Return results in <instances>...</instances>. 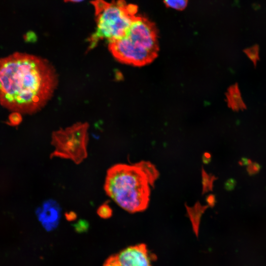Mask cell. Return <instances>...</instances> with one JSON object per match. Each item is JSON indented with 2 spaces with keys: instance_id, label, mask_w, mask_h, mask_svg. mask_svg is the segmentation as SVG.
<instances>
[{
  "instance_id": "3957f363",
  "label": "cell",
  "mask_w": 266,
  "mask_h": 266,
  "mask_svg": "<svg viewBox=\"0 0 266 266\" xmlns=\"http://www.w3.org/2000/svg\"><path fill=\"white\" fill-rule=\"evenodd\" d=\"M96 29L89 38V48L95 47L98 41L106 39L110 41L124 36L136 17L137 7L124 0L107 2L94 0Z\"/></svg>"
},
{
  "instance_id": "5bb4252c",
  "label": "cell",
  "mask_w": 266,
  "mask_h": 266,
  "mask_svg": "<svg viewBox=\"0 0 266 266\" xmlns=\"http://www.w3.org/2000/svg\"><path fill=\"white\" fill-rule=\"evenodd\" d=\"M261 166L257 163H252L247 167V171L249 175H252L257 173L261 169Z\"/></svg>"
},
{
  "instance_id": "7c38bea8",
  "label": "cell",
  "mask_w": 266,
  "mask_h": 266,
  "mask_svg": "<svg viewBox=\"0 0 266 266\" xmlns=\"http://www.w3.org/2000/svg\"><path fill=\"white\" fill-rule=\"evenodd\" d=\"M22 121V117L21 113L14 111L8 116V120L6 124L10 126H17Z\"/></svg>"
},
{
  "instance_id": "4fadbf2b",
  "label": "cell",
  "mask_w": 266,
  "mask_h": 266,
  "mask_svg": "<svg viewBox=\"0 0 266 266\" xmlns=\"http://www.w3.org/2000/svg\"><path fill=\"white\" fill-rule=\"evenodd\" d=\"M97 213L100 217L106 219L112 216V210L108 204H103L99 207Z\"/></svg>"
},
{
  "instance_id": "8992f818",
  "label": "cell",
  "mask_w": 266,
  "mask_h": 266,
  "mask_svg": "<svg viewBox=\"0 0 266 266\" xmlns=\"http://www.w3.org/2000/svg\"><path fill=\"white\" fill-rule=\"evenodd\" d=\"M108 48L119 61L133 66H141L151 63L156 53L135 48L123 37L109 42Z\"/></svg>"
},
{
  "instance_id": "30bf717a",
  "label": "cell",
  "mask_w": 266,
  "mask_h": 266,
  "mask_svg": "<svg viewBox=\"0 0 266 266\" xmlns=\"http://www.w3.org/2000/svg\"><path fill=\"white\" fill-rule=\"evenodd\" d=\"M168 7L176 10H183L187 5L188 0H164Z\"/></svg>"
},
{
  "instance_id": "52a82bcc",
  "label": "cell",
  "mask_w": 266,
  "mask_h": 266,
  "mask_svg": "<svg viewBox=\"0 0 266 266\" xmlns=\"http://www.w3.org/2000/svg\"><path fill=\"white\" fill-rule=\"evenodd\" d=\"M103 266H151L147 246L138 244L129 246L109 256Z\"/></svg>"
},
{
  "instance_id": "2e32d148",
  "label": "cell",
  "mask_w": 266,
  "mask_h": 266,
  "mask_svg": "<svg viewBox=\"0 0 266 266\" xmlns=\"http://www.w3.org/2000/svg\"><path fill=\"white\" fill-rule=\"evenodd\" d=\"M252 163V161L246 158H242L239 162V164L241 166H248Z\"/></svg>"
},
{
  "instance_id": "5b68a950",
  "label": "cell",
  "mask_w": 266,
  "mask_h": 266,
  "mask_svg": "<svg viewBox=\"0 0 266 266\" xmlns=\"http://www.w3.org/2000/svg\"><path fill=\"white\" fill-rule=\"evenodd\" d=\"M123 37L133 47L157 54V32L154 24L137 16Z\"/></svg>"
},
{
  "instance_id": "e0dca14e",
  "label": "cell",
  "mask_w": 266,
  "mask_h": 266,
  "mask_svg": "<svg viewBox=\"0 0 266 266\" xmlns=\"http://www.w3.org/2000/svg\"><path fill=\"white\" fill-rule=\"evenodd\" d=\"M66 1H70V2H80L83 0H65Z\"/></svg>"
},
{
  "instance_id": "ba28073f",
  "label": "cell",
  "mask_w": 266,
  "mask_h": 266,
  "mask_svg": "<svg viewBox=\"0 0 266 266\" xmlns=\"http://www.w3.org/2000/svg\"><path fill=\"white\" fill-rule=\"evenodd\" d=\"M38 220L44 228L49 230L55 228L61 217V209L54 200L45 201L37 211Z\"/></svg>"
},
{
  "instance_id": "8fae6325",
  "label": "cell",
  "mask_w": 266,
  "mask_h": 266,
  "mask_svg": "<svg viewBox=\"0 0 266 266\" xmlns=\"http://www.w3.org/2000/svg\"><path fill=\"white\" fill-rule=\"evenodd\" d=\"M250 60L253 62L255 67L256 66L257 61L259 60L258 47L254 46L244 50Z\"/></svg>"
},
{
  "instance_id": "9c48e42d",
  "label": "cell",
  "mask_w": 266,
  "mask_h": 266,
  "mask_svg": "<svg viewBox=\"0 0 266 266\" xmlns=\"http://www.w3.org/2000/svg\"><path fill=\"white\" fill-rule=\"evenodd\" d=\"M226 97L228 105L233 110L238 111L246 109L237 83L228 88Z\"/></svg>"
},
{
  "instance_id": "7a4b0ae2",
  "label": "cell",
  "mask_w": 266,
  "mask_h": 266,
  "mask_svg": "<svg viewBox=\"0 0 266 266\" xmlns=\"http://www.w3.org/2000/svg\"><path fill=\"white\" fill-rule=\"evenodd\" d=\"M159 177L156 167L149 162L118 164L110 167L104 182L106 194L130 213L141 212L149 204L151 187Z\"/></svg>"
},
{
  "instance_id": "277c9868",
  "label": "cell",
  "mask_w": 266,
  "mask_h": 266,
  "mask_svg": "<svg viewBox=\"0 0 266 266\" xmlns=\"http://www.w3.org/2000/svg\"><path fill=\"white\" fill-rule=\"evenodd\" d=\"M87 124L79 123L54 132L52 140L54 150L50 158H63L76 164L81 163L87 157Z\"/></svg>"
},
{
  "instance_id": "9a60e30c",
  "label": "cell",
  "mask_w": 266,
  "mask_h": 266,
  "mask_svg": "<svg viewBox=\"0 0 266 266\" xmlns=\"http://www.w3.org/2000/svg\"><path fill=\"white\" fill-rule=\"evenodd\" d=\"M236 184V182L234 179L233 178L229 179L226 182L225 188L227 190H232L235 188Z\"/></svg>"
},
{
  "instance_id": "6da1fadb",
  "label": "cell",
  "mask_w": 266,
  "mask_h": 266,
  "mask_svg": "<svg viewBox=\"0 0 266 266\" xmlns=\"http://www.w3.org/2000/svg\"><path fill=\"white\" fill-rule=\"evenodd\" d=\"M57 84L56 71L45 59L19 52L0 59V104L10 111H37Z\"/></svg>"
}]
</instances>
